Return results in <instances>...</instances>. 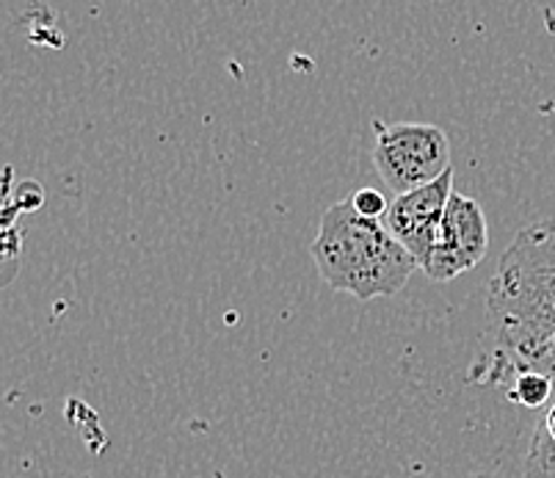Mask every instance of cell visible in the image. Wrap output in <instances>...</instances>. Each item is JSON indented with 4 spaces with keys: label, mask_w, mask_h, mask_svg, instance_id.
<instances>
[{
    "label": "cell",
    "mask_w": 555,
    "mask_h": 478,
    "mask_svg": "<svg viewBox=\"0 0 555 478\" xmlns=\"http://www.w3.org/2000/svg\"><path fill=\"white\" fill-rule=\"evenodd\" d=\"M346 199L351 203V208H354L360 216H365V219H385L387 208H390L387 196L378 189H371V185L351 191Z\"/></svg>",
    "instance_id": "ba28073f"
},
{
    "label": "cell",
    "mask_w": 555,
    "mask_h": 478,
    "mask_svg": "<svg viewBox=\"0 0 555 478\" xmlns=\"http://www.w3.org/2000/svg\"><path fill=\"white\" fill-rule=\"evenodd\" d=\"M522 473L525 478H555V392L553 401L544 406L542 421L533 429Z\"/></svg>",
    "instance_id": "8992f818"
},
{
    "label": "cell",
    "mask_w": 555,
    "mask_h": 478,
    "mask_svg": "<svg viewBox=\"0 0 555 478\" xmlns=\"http://www.w3.org/2000/svg\"><path fill=\"white\" fill-rule=\"evenodd\" d=\"M373 166L396 196L440 180L451 166V142L437 125L373 122Z\"/></svg>",
    "instance_id": "3957f363"
},
{
    "label": "cell",
    "mask_w": 555,
    "mask_h": 478,
    "mask_svg": "<svg viewBox=\"0 0 555 478\" xmlns=\"http://www.w3.org/2000/svg\"><path fill=\"white\" fill-rule=\"evenodd\" d=\"M310 255L332 290L360 301L401 294L409 276L421 269L385 219H365L348 199L321 216Z\"/></svg>",
    "instance_id": "7a4b0ae2"
},
{
    "label": "cell",
    "mask_w": 555,
    "mask_h": 478,
    "mask_svg": "<svg viewBox=\"0 0 555 478\" xmlns=\"http://www.w3.org/2000/svg\"><path fill=\"white\" fill-rule=\"evenodd\" d=\"M453 194H456L453 191V169H448L440 180L390 199V208L385 214L387 230L412 251L417 266L431 251Z\"/></svg>",
    "instance_id": "5b68a950"
},
{
    "label": "cell",
    "mask_w": 555,
    "mask_h": 478,
    "mask_svg": "<svg viewBox=\"0 0 555 478\" xmlns=\"http://www.w3.org/2000/svg\"><path fill=\"white\" fill-rule=\"evenodd\" d=\"M492 354L476 371L489 385L517 374L555 379V221L519 230L487 290Z\"/></svg>",
    "instance_id": "6da1fadb"
},
{
    "label": "cell",
    "mask_w": 555,
    "mask_h": 478,
    "mask_svg": "<svg viewBox=\"0 0 555 478\" xmlns=\"http://www.w3.org/2000/svg\"><path fill=\"white\" fill-rule=\"evenodd\" d=\"M489 249V228L481 205L473 196L453 194L442 216L431 251L421 260V271L434 283H451L476 269Z\"/></svg>",
    "instance_id": "277c9868"
},
{
    "label": "cell",
    "mask_w": 555,
    "mask_h": 478,
    "mask_svg": "<svg viewBox=\"0 0 555 478\" xmlns=\"http://www.w3.org/2000/svg\"><path fill=\"white\" fill-rule=\"evenodd\" d=\"M555 392V379L544 374H533V371H525L517 374L508 382V401L519 406H528V410H539V406H547L553 401Z\"/></svg>",
    "instance_id": "52a82bcc"
}]
</instances>
